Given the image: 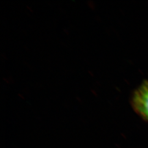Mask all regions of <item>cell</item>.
<instances>
[{
    "mask_svg": "<svg viewBox=\"0 0 148 148\" xmlns=\"http://www.w3.org/2000/svg\"><path fill=\"white\" fill-rule=\"evenodd\" d=\"M130 101L133 110L148 122V78L144 79L133 90Z\"/></svg>",
    "mask_w": 148,
    "mask_h": 148,
    "instance_id": "6da1fadb",
    "label": "cell"
}]
</instances>
